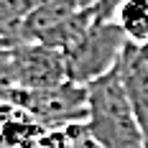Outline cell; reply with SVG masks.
<instances>
[{"label":"cell","mask_w":148,"mask_h":148,"mask_svg":"<svg viewBox=\"0 0 148 148\" xmlns=\"http://www.w3.org/2000/svg\"><path fill=\"white\" fill-rule=\"evenodd\" d=\"M87 125L105 148H146L118 64L87 84Z\"/></svg>","instance_id":"obj_1"},{"label":"cell","mask_w":148,"mask_h":148,"mask_svg":"<svg viewBox=\"0 0 148 148\" xmlns=\"http://www.w3.org/2000/svg\"><path fill=\"white\" fill-rule=\"evenodd\" d=\"M128 44L123 28L118 21H102V23H92L66 51V79L77 84H89L92 79L107 74L115 69L120 61V54Z\"/></svg>","instance_id":"obj_2"},{"label":"cell","mask_w":148,"mask_h":148,"mask_svg":"<svg viewBox=\"0 0 148 148\" xmlns=\"http://www.w3.org/2000/svg\"><path fill=\"white\" fill-rule=\"evenodd\" d=\"M0 97L21 105L46 128H59L69 123L87 120V84L61 82L54 87H0Z\"/></svg>","instance_id":"obj_3"},{"label":"cell","mask_w":148,"mask_h":148,"mask_svg":"<svg viewBox=\"0 0 148 148\" xmlns=\"http://www.w3.org/2000/svg\"><path fill=\"white\" fill-rule=\"evenodd\" d=\"M5 59L10 72V87L38 89L66 82V59L59 49L21 41Z\"/></svg>","instance_id":"obj_4"},{"label":"cell","mask_w":148,"mask_h":148,"mask_svg":"<svg viewBox=\"0 0 148 148\" xmlns=\"http://www.w3.org/2000/svg\"><path fill=\"white\" fill-rule=\"evenodd\" d=\"M118 69L123 77V87L128 92L130 107H133L135 123L143 135V146L148 148V56H143L138 44L128 41L120 54Z\"/></svg>","instance_id":"obj_5"},{"label":"cell","mask_w":148,"mask_h":148,"mask_svg":"<svg viewBox=\"0 0 148 148\" xmlns=\"http://www.w3.org/2000/svg\"><path fill=\"white\" fill-rule=\"evenodd\" d=\"M44 133L46 125H41L31 112L8 97H0V148H36Z\"/></svg>","instance_id":"obj_6"},{"label":"cell","mask_w":148,"mask_h":148,"mask_svg":"<svg viewBox=\"0 0 148 148\" xmlns=\"http://www.w3.org/2000/svg\"><path fill=\"white\" fill-rule=\"evenodd\" d=\"M115 21L130 44H148V0H123L115 10Z\"/></svg>","instance_id":"obj_7"},{"label":"cell","mask_w":148,"mask_h":148,"mask_svg":"<svg viewBox=\"0 0 148 148\" xmlns=\"http://www.w3.org/2000/svg\"><path fill=\"white\" fill-rule=\"evenodd\" d=\"M28 13L26 0H0V38L21 44V28Z\"/></svg>","instance_id":"obj_8"},{"label":"cell","mask_w":148,"mask_h":148,"mask_svg":"<svg viewBox=\"0 0 148 148\" xmlns=\"http://www.w3.org/2000/svg\"><path fill=\"white\" fill-rule=\"evenodd\" d=\"M123 0H95V21H115V10L120 8Z\"/></svg>","instance_id":"obj_9"},{"label":"cell","mask_w":148,"mask_h":148,"mask_svg":"<svg viewBox=\"0 0 148 148\" xmlns=\"http://www.w3.org/2000/svg\"><path fill=\"white\" fill-rule=\"evenodd\" d=\"M0 87H10V72H8V59L0 56Z\"/></svg>","instance_id":"obj_10"},{"label":"cell","mask_w":148,"mask_h":148,"mask_svg":"<svg viewBox=\"0 0 148 148\" xmlns=\"http://www.w3.org/2000/svg\"><path fill=\"white\" fill-rule=\"evenodd\" d=\"M15 46H18V41H10V38H0V56H8V54L13 51Z\"/></svg>","instance_id":"obj_11"},{"label":"cell","mask_w":148,"mask_h":148,"mask_svg":"<svg viewBox=\"0 0 148 148\" xmlns=\"http://www.w3.org/2000/svg\"><path fill=\"white\" fill-rule=\"evenodd\" d=\"M138 49L143 51V56H148V44H146V46H138Z\"/></svg>","instance_id":"obj_12"}]
</instances>
